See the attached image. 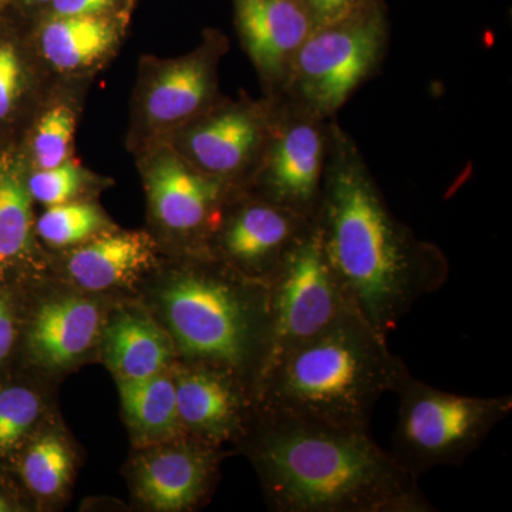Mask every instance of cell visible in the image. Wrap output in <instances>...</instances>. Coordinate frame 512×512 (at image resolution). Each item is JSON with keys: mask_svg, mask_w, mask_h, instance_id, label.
<instances>
[{"mask_svg": "<svg viewBox=\"0 0 512 512\" xmlns=\"http://www.w3.org/2000/svg\"><path fill=\"white\" fill-rule=\"evenodd\" d=\"M56 16L104 15L117 0H52Z\"/></svg>", "mask_w": 512, "mask_h": 512, "instance_id": "f1b7e54d", "label": "cell"}, {"mask_svg": "<svg viewBox=\"0 0 512 512\" xmlns=\"http://www.w3.org/2000/svg\"><path fill=\"white\" fill-rule=\"evenodd\" d=\"M173 356V343L153 320L123 313L111 322L104 339V357L119 382L161 373Z\"/></svg>", "mask_w": 512, "mask_h": 512, "instance_id": "ac0fdd59", "label": "cell"}, {"mask_svg": "<svg viewBox=\"0 0 512 512\" xmlns=\"http://www.w3.org/2000/svg\"><path fill=\"white\" fill-rule=\"evenodd\" d=\"M121 402L131 427L148 439H177L184 433L178 417L175 382L161 373L119 382Z\"/></svg>", "mask_w": 512, "mask_h": 512, "instance_id": "ffe728a7", "label": "cell"}, {"mask_svg": "<svg viewBox=\"0 0 512 512\" xmlns=\"http://www.w3.org/2000/svg\"><path fill=\"white\" fill-rule=\"evenodd\" d=\"M5 256H3L2 254H0V272L3 271V268H5Z\"/></svg>", "mask_w": 512, "mask_h": 512, "instance_id": "1f68e13d", "label": "cell"}, {"mask_svg": "<svg viewBox=\"0 0 512 512\" xmlns=\"http://www.w3.org/2000/svg\"><path fill=\"white\" fill-rule=\"evenodd\" d=\"M245 197L225 207L214 231L215 248L229 269L268 284L315 220L252 191Z\"/></svg>", "mask_w": 512, "mask_h": 512, "instance_id": "9c48e42d", "label": "cell"}, {"mask_svg": "<svg viewBox=\"0 0 512 512\" xmlns=\"http://www.w3.org/2000/svg\"><path fill=\"white\" fill-rule=\"evenodd\" d=\"M409 372L386 335L350 309L315 338L269 366L258 407L340 429L370 431L373 410Z\"/></svg>", "mask_w": 512, "mask_h": 512, "instance_id": "3957f363", "label": "cell"}, {"mask_svg": "<svg viewBox=\"0 0 512 512\" xmlns=\"http://www.w3.org/2000/svg\"><path fill=\"white\" fill-rule=\"evenodd\" d=\"M299 2L308 10L315 25L320 26L346 18L375 0H299Z\"/></svg>", "mask_w": 512, "mask_h": 512, "instance_id": "83f0119b", "label": "cell"}, {"mask_svg": "<svg viewBox=\"0 0 512 512\" xmlns=\"http://www.w3.org/2000/svg\"><path fill=\"white\" fill-rule=\"evenodd\" d=\"M74 133V114L69 107L56 106L37 124L33 154L40 170L66 163Z\"/></svg>", "mask_w": 512, "mask_h": 512, "instance_id": "cb8c5ba5", "label": "cell"}, {"mask_svg": "<svg viewBox=\"0 0 512 512\" xmlns=\"http://www.w3.org/2000/svg\"><path fill=\"white\" fill-rule=\"evenodd\" d=\"M148 195L165 228L180 234H214L234 185L202 173L178 157H165L148 174Z\"/></svg>", "mask_w": 512, "mask_h": 512, "instance_id": "4fadbf2b", "label": "cell"}, {"mask_svg": "<svg viewBox=\"0 0 512 512\" xmlns=\"http://www.w3.org/2000/svg\"><path fill=\"white\" fill-rule=\"evenodd\" d=\"M32 227V195L18 175L0 171V254L13 258L26 251Z\"/></svg>", "mask_w": 512, "mask_h": 512, "instance_id": "44dd1931", "label": "cell"}, {"mask_svg": "<svg viewBox=\"0 0 512 512\" xmlns=\"http://www.w3.org/2000/svg\"><path fill=\"white\" fill-rule=\"evenodd\" d=\"M73 464L69 448L56 436H45L29 448L23 477L33 493L52 497L69 484Z\"/></svg>", "mask_w": 512, "mask_h": 512, "instance_id": "7402d4cb", "label": "cell"}, {"mask_svg": "<svg viewBox=\"0 0 512 512\" xmlns=\"http://www.w3.org/2000/svg\"><path fill=\"white\" fill-rule=\"evenodd\" d=\"M234 12L242 45L275 96L315 22L299 0H234Z\"/></svg>", "mask_w": 512, "mask_h": 512, "instance_id": "8fae6325", "label": "cell"}, {"mask_svg": "<svg viewBox=\"0 0 512 512\" xmlns=\"http://www.w3.org/2000/svg\"><path fill=\"white\" fill-rule=\"evenodd\" d=\"M20 63L18 53L10 45H0V120L13 109L20 90Z\"/></svg>", "mask_w": 512, "mask_h": 512, "instance_id": "4316f807", "label": "cell"}, {"mask_svg": "<svg viewBox=\"0 0 512 512\" xmlns=\"http://www.w3.org/2000/svg\"><path fill=\"white\" fill-rule=\"evenodd\" d=\"M32 3H50L52 0H29Z\"/></svg>", "mask_w": 512, "mask_h": 512, "instance_id": "d6a6232c", "label": "cell"}, {"mask_svg": "<svg viewBox=\"0 0 512 512\" xmlns=\"http://www.w3.org/2000/svg\"><path fill=\"white\" fill-rule=\"evenodd\" d=\"M174 382L178 417L185 431L211 446L247 434L252 392L241 377L198 363L181 372Z\"/></svg>", "mask_w": 512, "mask_h": 512, "instance_id": "7c38bea8", "label": "cell"}, {"mask_svg": "<svg viewBox=\"0 0 512 512\" xmlns=\"http://www.w3.org/2000/svg\"><path fill=\"white\" fill-rule=\"evenodd\" d=\"M40 413L39 397L25 387H9L0 392V453H8Z\"/></svg>", "mask_w": 512, "mask_h": 512, "instance_id": "d4e9b609", "label": "cell"}, {"mask_svg": "<svg viewBox=\"0 0 512 512\" xmlns=\"http://www.w3.org/2000/svg\"><path fill=\"white\" fill-rule=\"evenodd\" d=\"M390 42V20L384 0L335 22L316 26L296 53L281 92L323 117L336 119L384 62Z\"/></svg>", "mask_w": 512, "mask_h": 512, "instance_id": "8992f818", "label": "cell"}, {"mask_svg": "<svg viewBox=\"0 0 512 512\" xmlns=\"http://www.w3.org/2000/svg\"><path fill=\"white\" fill-rule=\"evenodd\" d=\"M266 285L271 348L264 373L286 352L356 309L330 265L316 221Z\"/></svg>", "mask_w": 512, "mask_h": 512, "instance_id": "ba28073f", "label": "cell"}, {"mask_svg": "<svg viewBox=\"0 0 512 512\" xmlns=\"http://www.w3.org/2000/svg\"><path fill=\"white\" fill-rule=\"evenodd\" d=\"M245 439L266 497L281 512H436L419 478L370 431L256 407Z\"/></svg>", "mask_w": 512, "mask_h": 512, "instance_id": "7a4b0ae2", "label": "cell"}, {"mask_svg": "<svg viewBox=\"0 0 512 512\" xmlns=\"http://www.w3.org/2000/svg\"><path fill=\"white\" fill-rule=\"evenodd\" d=\"M114 40L116 29L103 15L56 16L40 36L47 62L60 70L89 66L109 52Z\"/></svg>", "mask_w": 512, "mask_h": 512, "instance_id": "d6986e66", "label": "cell"}, {"mask_svg": "<svg viewBox=\"0 0 512 512\" xmlns=\"http://www.w3.org/2000/svg\"><path fill=\"white\" fill-rule=\"evenodd\" d=\"M154 262V242L143 232L107 235L77 249L67 262L74 282L90 291L127 285Z\"/></svg>", "mask_w": 512, "mask_h": 512, "instance_id": "2e32d148", "label": "cell"}, {"mask_svg": "<svg viewBox=\"0 0 512 512\" xmlns=\"http://www.w3.org/2000/svg\"><path fill=\"white\" fill-rule=\"evenodd\" d=\"M104 225L103 215L92 204L64 202L53 205L37 221L40 237L56 247L79 244Z\"/></svg>", "mask_w": 512, "mask_h": 512, "instance_id": "603a6c76", "label": "cell"}, {"mask_svg": "<svg viewBox=\"0 0 512 512\" xmlns=\"http://www.w3.org/2000/svg\"><path fill=\"white\" fill-rule=\"evenodd\" d=\"M161 301L185 356L234 373L256 393L271 348L268 285L238 272L194 269L175 275Z\"/></svg>", "mask_w": 512, "mask_h": 512, "instance_id": "277c9868", "label": "cell"}, {"mask_svg": "<svg viewBox=\"0 0 512 512\" xmlns=\"http://www.w3.org/2000/svg\"><path fill=\"white\" fill-rule=\"evenodd\" d=\"M214 72L210 52L168 66L147 94L148 119L157 124H173L204 113L215 93Z\"/></svg>", "mask_w": 512, "mask_h": 512, "instance_id": "e0dca14e", "label": "cell"}, {"mask_svg": "<svg viewBox=\"0 0 512 512\" xmlns=\"http://www.w3.org/2000/svg\"><path fill=\"white\" fill-rule=\"evenodd\" d=\"M274 96L261 104L210 111L188 130L185 153L195 168L238 187L258 167L274 117Z\"/></svg>", "mask_w": 512, "mask_h": 512, "instance_id": "30bf717a", "label": "cell"}, {"mask_svg": "<svg viewBox=\"0 0 512 512\" xmlns=\"http://www.w3.org/2000/svg\"><path fill=\"white\" fill-rule=\"evenodd\" d=\"M82 187V171L72 163L37 171L30 177L28 190L33 200L47 207L64 204L76 197Z\"/></svg>", "mask_w": 512, "mask_h": 512, "instance_id": "484cf974", "label": "cell"}, {"mask_svg": "<svg viewBox=\"0 0 512 512\" xmlns=\"http://www.w3.org/2000/svg\"><path fill=\"white\" fill-rule=\"evenodd\" d=\"M399 397L390 453L412 476L433 468L461 466L512 412L511 394L464 396L436 389L406 373Z\"/></svg>", "mask_w": 512, "mask_h": 512, "instance_id": "5b68a950", "label": "cell"}, {"mask_svg": "<svg viewBox=\"0 0 512 512\" xmlns=\"http://www.w3.org/2000/svg\"><path fill=\"white\" fill-rule=\"evenodd\" d=\"M15 339L12 316L8 305L0 299V362L8 356Z\"/></svg>", "mask_w": 512, "mask_h": 512, "instance_id": "f546056e", "label": "cell"}, {"mask_svg": "<svg viewBox=\"0 0 512 512\" xmlns=\"http://www.w3.org/2000/svg\"><path fill=\"white\" fill-rule=\"evenodd\" d=\"M211 444L180 443L141 457L136 470L138 497L156 511L191 510L211 490L217 456Z\"/></svg>", "mask_w": 512, "mask_h": 512, "instance_id": "5bb4252c", "label": "cell"}, {"mask_svg": "<svg viewBox=\"0 0 512 512\" xmlns=\"http://www.w3.org/2000/svg\"><path fill=\"white\" fill-rule=\"evenodd\" d=\"M100 328V311L87 299H55L37 312L30 330V348L49 367L70 365L86 353Z\"/></svg>", "mask_w": 512, "mask_h": 512, "instance_id": "9a60e30c", "label": "cell"}, {"mask_svg": "<svg viewBox=\"0 0 512 512\" xmlns=\"http://www.w3.org/2000/svg\"><path fill=\"white\" fill-rule=\"evenodd\" d=\"M315 221L350 301L383 335L448 281L446 254L393 214L355 140L336 119Z\"/></svg>", "mask_w": 512, "mask_h": 512, "instance_id": "6da1fadb", "label": "cell"}, {"mask_svg": "<svg viewBox=\"0 0 512 512\" xmlns=\"http://www.w3.org/2000/svg\"><path fill=\"white\" fill-rule=\"evenodd\" d=\"M9 510H10L9 504L6 503L5 498H3L2 495H0V512H6Z\"/></svg>", "mask_w": 512, "mask_h": 512, "instance_id": "4dcf8cb0", "label": "cell"}, {"mask_svg": "<svg viewBox=\"0 0 512 512\" xmlns=\"http://www.w3.org/2000/svg\"><path fill=\"white\" fill-rule=\"evenodd\" d=\"M274 99L271 131L249 188L259 197L315 220L335 119H323L286 97Z\"/></svg>", "mask_w": 512, "mask_h": 512, "instance_id": "52a82bcc", "label": "cell"}]
</instances>
